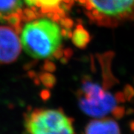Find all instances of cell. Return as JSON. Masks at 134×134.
<instances>
[{
    "label": "cell",
    "mask_w": 134,
    "mask_h": 134,
    "mask_svg": "<svg viewBox=\"0 0 134 134\" xmlns=\"http://www.w3.org/2000/svg\"><path fill=\"white\" fill-rule=\"evenodd\" d=\"M63 30L48 18L34 19L26 23L21 31L25 52L36 59H45L58 52L62 43Z\"/></svg>",
    "instance_id": "obj_1"
},
{
    "label": "cell",
    "mask_w": 134,
    "mask_h": 134,
    "mask_svg": "<svg viewBox=\"0 0 134 134\" xmlns=\"http://www.w3.org/2000/svg\"><path fill=\"white\" fill-rule=\"evenodd\" d=\"M77 96L80 109L90 116L103 118L111 114L121 118L124 114V109L119 106L122 100L120 96L107 91L104 85L100 86L96 82L85 80Z\"/></svg>",
    "instance_id": "obj_2"
},
{
    "label": "cell",
    "mask_w": 134,
    "mask_h": 134,
    "mask_svg": "<svg viewBox=\"0 0 134 134\" xmlns=\"http://www.w3.org/2000/svg\"><path fill=\"white\" fill-rule=\"evenodd\" d=\"M27 134H75L74 119L60 108H35L24 115Z\"/></svg>",
    "instance_id": "obj_3"
},
{
    "label": "cell",
    "mask_w": 134,
    "mask_h": 134,
    "mask_svg": "<svg viewBox=\"0 0 134 134\" xmlns=\"http://www.w3.org/2000/svg\"><path fill=\"white\" fill-rule=\"evenodd\" d=\"M86 14L96 24L115 27L134 22V0H79Z\"/></svg>",
    "instance_id": "obj_4"
},
{
    "label": "cell",
    "mask_w": 134,
    "mask_h": 134,
    "mask_svg": "<svg viewBox=\"0 0 134 134\" xmlns=\"http://www.w3.org/2000/svg\"><path fill=\"white\" fill-rule=\"evenodd\" d=\"M21 44L12 27L0 25V63H10L18 58Z\"/></svg>",
    "instance_id": "obj_5"
},
{
    "label": "cell",
    "mask_w": 134,
    "mask_h": 134,
    "mask_svg": "<svg viewBox=\"0 0 134 134\" xmlns=\"http://www.w3.org/2000/svg\"><path fill=\"white\" fill-rule=\"evenodd\" d=\"M24 0H0V23L19 25L23 18Z\"/></svg>",
    "instance_id": "obj_6"
},
{
    "label": "cell",
    "mask_w": 134,
    "mask_h": 134,
    "mask_svg": "<svg viewBox=\"0 0 134 134\" xmlns=\"http://www.w3.org/2000/svg\"><path fill=\"white\" fill-rule=\"evenodd\" d=\"M82 134H121L119 125L111 118H101L90 121Z\"/></svg>",
    "instance_id": "obj_7"
},
{
    "label": "cell",
    "mask_w": 134,
    "mask_h": 134,
    "mask_svg": "<svg viewBox=\"0 0 134 134\" xmlns=\"http://www.w3.org/2000/svg\"><path fill=\"white\" fill-rule=\"evenodd\" d=\"M72 0H37V8H41L45 13H56L63 11L64 6L69 5Z\"/></svg>",
    "instance_id": "obj_8"
},
{
    "label": "cell",
    "mask_w": 134,
    "mask_h": 134,
    "mask_svg": "<svg viewBox=\"0 0 134 134\" xmlns=\"http://www.w3.org/2000/svg\"><path fill=\"white\" fill-rule=\"evenodd\" d=\"M88 34L87 32L85 31V29H83L82 26L79 25L77 26L73 34V37L72 40L74 43L78 47H82L83 46H85L86 43L88 42Z\"/></svg>",
    "instance_id": "obj_9"
}]
</instances>
